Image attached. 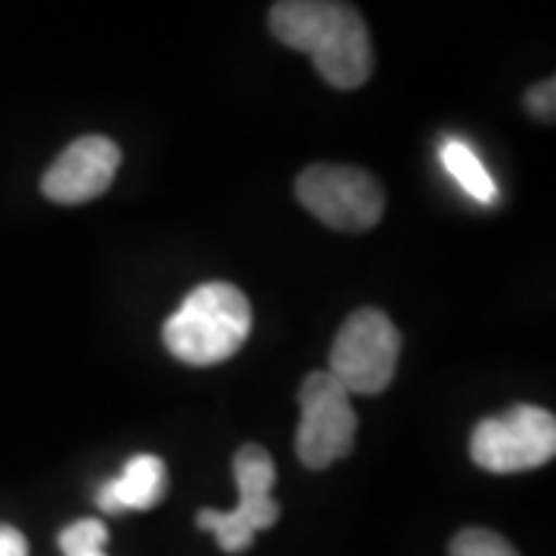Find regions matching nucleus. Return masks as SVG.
<instances>
[{
	"instance_id": "1",
	"label": "nucleus",
	"mask_w": 556,
	"mask_h": 556,
	"mask_svg": "<svg viewBox=\"0 0 556 556\" xmlns=\"http://www.w3.org/2000/svg\"><path fill=\"white\" fill-rule=\"evenodd\" d=\"M269 28L285 47L306 53L318 75L338 90H356L371 78V35L350 3L285 0L269 10Z\"/></svg>"
},
{
	"instance_id": "2",
	"label": "nucleus",
	"mask_w": 556,
	"mask_h": 556,
	"mask_svg": "<svg viewBox=\"0 0 556 556\" xmlns=\"http://www.w3.org/2000/svg\"><path fill=\"white\" fill-rule=\"evenodd\" d=\"M251 303L229 281L199 285L164 321L167 353L186 365H219L241 350L251 334Z\"/></svg>"
},
{
	"instance_id": "3",
	"label": "nucleus",
	"mask_w": 556,
	"mask_h": 556,
	"mask_svg": "<svg viewBox=\"0 0 556 556\" xmlns=\"http://www.w3.org/2000/svg\"><path fill=\"white\" fill-rule=\"evenodd\" d=\"M402 334L387 313L375 306L356 309L343 321L338 340L331 346V368L328 375L353 396H375L396 378Z\"/></svg>"
},
{
	"instance_id": "4",
	"label": "nucleus",
	"mask_w": 556,
	"mask_h": 556,
	"mask_svg": "<svg viewBox=\"0 0 556 556\" xmlns=\"http://www.w3.org/2000/svg\"><path fill=\"white\" fill-rule=\"evenodd\" d=\"M300 204L338 232H368L383 217V189L368 170L313 164L298 177Z\"/></svg>"
},
{
	"instance_id": "5",
	"label": "nucleus",
	"mask_w": 556,
	"mask_h": 556,
	"mask_svg": "<svg viewBox=\"0 0 556 556\" xmlns=\"http://www.w3.org/2000/svg\"><path fill=\"white\" fill-rule=\"evenodd\" d=\"M232 473L239 485V504L229 514L219 510H201L199 526L217 538L219 551L226 554H244L260 529H269L278 522V501L273 497L276 485V464L266 448L244 445L236 452Z\"/></svg>"
},
{
	"instance_id": "6",
	"label": "nucleus",
	"mask_w": 556,
	"mask_h": 556,
	"mask_svg": "<svg viewBox=\"0 0 556 556\" xmlns=\"http://www.w3.org/2000/svg\"><path fill=\"white\" fill-rule=\"evenodd\" d=\"M556 455V417L535 405H517L507 415L477 424L470 457L489 473H522L544 467Z\"/></svg>"
},
{
	"instance_id": "7",
	"label": "nucleus",
	"mask_w": 556,
	"mask_h": 556,
	"mask_svg": "<svg viewBox=\"0 0 556 556\" xmlns=\"http://www.w3.org/2000/svg\"><path fill=\"white\" fill-rule=\"evenodd\" d=\"M356 408L350 393L328 371L306 375L300 387L298 457L309 470H325L353 452L356 442Z\"/></svg>"
},
{
	"instance_id": "8",
	"label": "nucleus",
	"mask_w": 556,
	"mask_h": 556,
	"mask_svg": "<svg viewBox=\"0 0 556 556\" xmlns=\"http://www.w3.org/2000/svg\"><path fill=\"white\" fill-rule=\"evenodd\" d=\"M121 149L109 137L75 139L60 159L47 167L40 192L56 204H84L109 192L118 174Z\"/></svg>"
},
{
	"instance_id": "9",
	"label": "nucleus",
	"mask_w": 556,
	"mask_h": 556,
	"mask_svg": "<svg viewBox=\"0 0 556 556\" xmlns=\"http://www.w3.org/2000/svg\"><path fill=\"white\" fill-rule=\"evenodd\" d=\"M167 485V470L159 455H137L124 464L118 479H109L97 492V504L105 514L149 510L155 507Z\"/></svg>"
},
{
	"instance_id": "10",
	"label": "nucleus",
	"mask_w": 556,
	"mask_h": 556,
	"mask_svg": "<svg viewBox=\"0 0 556 556\" xmlns=\"http://www.w3.org/2000/svg\"><path fill=\"white\" fill-rule=\"evenodd\" d=\"M439 159H442V167L452 174L457 186L470 195L479 204H495L497 201V186L495 179L489 177V170H485V164L479 161V155L467 146V142H460V139H448L445 146H442V152H439Z\"/></svg>"
},
{
	"instance_id": "11",
	"label": "nucleus",
	"mask_w": 556,
	"mask_h": 556,
	"mask_svg": "<svg viewBox=\"0 0 556 556\" xmlns=\"http://www.w3.org/2000/svg\"><path fill=\"white\" fill-rule=\"evenodd\" d=\"M105 541H109V529L100 519H78L68 529H62L60 547L65 556H105Z\"/></svg>"
},
{
	"instance_id": "12",
	"label": "nucleus",
	"mask_w": 556,
	"mask_h": 556,
	"mask_svg": "<svg viewBox=\"0 0 556 556\" xmlns=\"http://www.w3.org/2000/svg\"><path fill=\"white\" fill-rule=\"evenodd\" d=\"M452 556H519L517 547L492 529H464L452 541Z\"/></svg>"
},
{
	"instance_id": "13",
	"label": "nucleus",
	"mask_w": 556,
	"mask_h": 556,
	"mask_svg": "<svg viewBox=\"0 0 556 556\" xmlns=\"http://www.w3.org/2000/svg\"><path fill=\"white\" fill-rule=\"evenodd\" d=\"M556 84L554 80H544V84H535L532 90H529V112L541 121H554V105H556Z\"/></svg>"
},
{
	"instance_id": "14",
	"label": "nucleus",
	"mask_w": 556,
	"mask_h": 556,
	"mask_svg": "<svg viewBox=\"0 0 556 556\" xmlns=\"http://www.w3.org/2000/svg\"><path fill=\"white\" fill-rule=\"evenodd\" d=\"M0 556H28V541L20 529L0 526Z\"/></svg>"
}]
</instances>
